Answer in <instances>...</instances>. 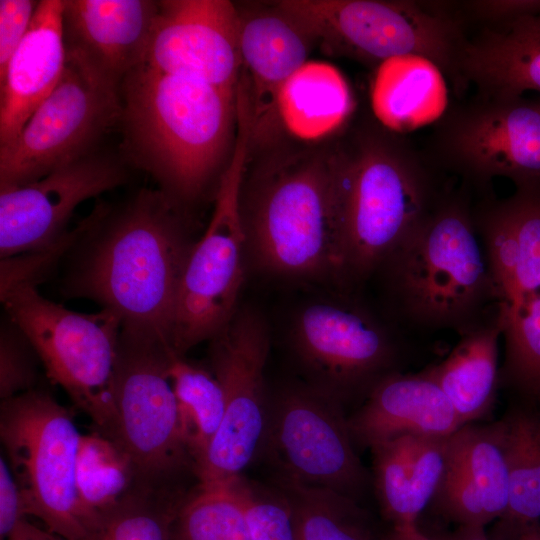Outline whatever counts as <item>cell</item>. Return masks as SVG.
Instances as JSON below:
<instances>
[{
	"label": "cell",
	"instance_id": "1",
	"mask_svg": "<svg viewBox=\"0 0 540 540\" xmlns=\"http://www.w3.org/2000/svg\"><path fill=\"white\" fill-rule=\"evenodd\" d=\"M74 246L63 290L116 312L121 331L171 347L179 286L196 243L189 215L159 189L98 202Z\"/></svg>",
	"mask_w": 540,
	"mask_h": 540
},
{
	"label": "cell",
	"instance_id": "2",
	"mask_svg": "<svg viewBox=\"0 0 540 540\" xmlns=\"http://www.w3.org/2000/svg\"><path fill=\"white\" fill-rule=\"evenodd\" d=\"M236 91L165 74L145 63L120 86L122 156L148 173L188 215L211 191L216 194L230 160Z\"/></svg>",
	"mask_w": 540,
	"mask_h": 540
},
{
	"label": "cell",
	"instance_id": "3",
	"mask_svg": "<svg viewBox=\"0 0 540 540\" xmlns=\"http://www.w3.org/2000/svg\"><path fill=\"white\" fill-rule=\"evenodd\" d=\"M333 145L268 149L240 190L247 269L283 283L338 289Z\"/></svg>",
	"mask_w": 540,
	"mask_h": 540
},
{
	"label": "cell",
	"instance_id": "4",
	"mask_svg": "<svg viewBox=\"0 0 540 540\" xmlns=\"http://www.w3.org/2000/svg\"><path fill=\"white\" fill-rule=\"evenodd\" d=\"M390 130L335 143L338 289L357 292L441 201L424 167Z\"/></svg>",
	"mask_w": 540,
	"mask_h": 540
},
{
	"label": "cell",
	"instance_id": "5",
	"mask_svg": "<svg viewBox=\"0 0 540 540\" xmlns=\"http://www.w3.org/2000/svg\"><path fill=\"white\" fill-rule=\"evenodd\" d=\"M377 273L409 327L462 334L499 310L475 220L459 199L441 200Z\"/></svg>",
	"mask_w": 540,
	"mask_h": 540
},
{
	"label": "cell",
	"instance_id": "6",
	"mask_svg": "<svg viewBox=\"0 0 540 540\" xmlns=\"http://www.w3.org/2000/svg\"><path fill=\"white\" fill-rule=\"evenodd\" d=\"M4 312L33 345L50 381L108 437L115 420L114 373L122 329L106 308L83 313L20 285L0 294Z\"/></svg>",
	"mask_w": 540,
	"mask_h": 540
},
{
	"label": "cell",
	"instance_id": "7",
	"mask_svg": "<svg viewBox=\"0 0 540 540\" xmlns=\"http://www.w3.org/2000/svg\"><path fill=\"white\" fill-rule=\"evenodd\" d=\"M251 116L237 107V133L214 208L187 260L179 286L171 347L179 355L215 337L237 311L247 269L240 190L250 156Z\"/></svg>",
	"mask_w": 540,
	"mask_h": 540
},
{
	"label": "cell",
	"instance_id": "8",
	"mask_svg": "<svg viewBox=\"0 0 540 540\" xmlns=\"http://www.w3.org/2000/svg\"><path fill=\"white\" fill-rule=\"evenodd\" d=\"M0 437L25 516L66 540H90L94 526L77 493L81 434L72 413L34 389L1 401Z\"/></svg>",
	"mask_w": 540,
	"mask_h": 540
},
{
	"label": "cell",
	"instance_id": "9",
	"mask_svg": "<svg viewBox=\"0 0 540 540\" xmlns=\"http://www.w3.org/2000/svg\"><path fill=\"white\" fill-rule=\"evenodd\" d=\"M165 343L121 331L115 373V420L108 436L130 459L135 485L172 489L193 460L185 443Z\"/></svg>",
	"mask_w": 540,
	"mask_h": 540
},
{
	"label": "cell",
	"instance_id": "10",
	"mask_svg": "<svg viewBox=\"0 0 540 540\" xmlns=\"http://www.w3.org/2000/svg\"><path fill=\"white\" fill-rule=\"evenodd\" d=\"M276 6L331 55L378 63L404 55L456 69L461 43L455 22L409 1L281 0Z\"/></svg>",
	"mask_w": 540,
	"mask_h": 540
},
{
	"label": "cell",
	"instance_id": "11",
	"mask_svg": "<svg viewBox=\"0 0 540 540\" xmlns=\"http://www.w3.org/2000/svg\"><path fill=\"white\" fill-rule=\"evenodd\" d=\"M354 293L335 291L299 305L287 341L306 383L337 400L370 391L394 372L395 334Z\"/></svg>",
	"mask_w": 540,
	"mask_h": 540
},
{
	"label": "cell",
	"instance_id": "12",
	"mask_svg": "<svg viewBox=\"0 0 540 540\" xmlns=\"http://www.w3.org/2000/svg\"><path fill=\"white\" fill-rule=\"evenodd\" d=\"M209 342V370L222 388L225 410L218 432L194 471L200 486L241 476L261 451L269 403L265 368L270 328L262 312L240 305Z\"/></svg>",
	"mask_w": 540,
	"mask_h": 540
},
{
	"label": "cell",
	"instance_id": "13",
	"mask_svg": "<svg viewBox=\"0 0 540 540\" xmlns=\"http://www.w3.org/2000/svg\"><path fill=\"white\" fill-rule=\"evenodd\" d=\"M341 403L306 382L269 397L261 449L280 479L333 490L355 501L369 475L353 446Z\"/></svg>",
	"mask_w": 540,
	"mask_h": 540
},
{
	"label": "cell",
	"instance_id": "14",
	"mask_svg": "<svg viewBox=\"0 0 540 540\" xmlns=\"http://www.w3.org/2000/svg\"><path fill=\"white\" fill-rule=\"evenodd\" d=\"M120 116V93L66 59L53 91L16 138L0 148V188L36 181L101 148Z\"/></svg>",
	"mask_w": 540,
	"mask_h": 540
},
{
	"label": "cell",
	"instance_id": "15",
	"mask_svg": "<svg viewBox=\"0 0 540 540\" xmlns=\"http://www.w3.org/2000/svg\"><path fill=\"white\" fill-rule=\"evenodd\" d=\"M128 163L99 148L44 177L0 188V257L43 249L61 238L74 210L84 201L124 185Z\"/></svg>",
	"mask_w": 540,
	"mask_h": 540
},
{
	"label": "cell",
	"instance_id": "16",
	"mask_svg": "<svg viewBox=\"0 0 540 540\" xmlns=\"http://www.w3.org/2000/svg\"><path fill=\"white\" fill-rule=\"evenodd\" d=\"M240 14L228 0L157 1L144 62L159 72L236 91Z\"/></svg>",
	"mask_w": 540,
	"mask_h": 540
},
{
	"label": "cell",
	"instance_id": "17",
	"mask_svg": "<svg viewBox=\"0 0 540 540\" xmlns=\"http://www.w3.org/2000/svg\"><path fill=\"white\" fill-rule=\"evenodd\" d=\"M156 13L150 0H63L66 59L120 93L144 62Z\"/></svg>",
	"mask_w": 540,
	"mask_h": 540
},
{
	"label": "cell",
	"instance_id": "18",
	"mask_svg": "<svg viewBox=\"0 0 540 540\" xmlns=\"http://www.w3.org/2000/svg\"><path fill=\"white\" fill-rule=\"evenodd\" d=\"M450 129L447 148L478 180L503 176L516 185L540 182V103L491 100Z\"/></svg>",
	"mask_w": 540,
	"mask_h": 540
},
{
	"label": "cell",
	"instance_id": "19",
	"mask_svg": "<svg viewBox=\"0 0 540 540\" xmlns=\"http://www.w3.org/2000/svg\"><path fill=\"white\" fill-rule=\"evenodd\" d=\"M270 9L239 10L241 71L251 111V148H270L281 130L278 96L283 85L308 62L314 45L305 30L271 4Z\"/></svg>",
	"mask_w": 540,
	"mask_h": 540
},
{
	"label": "cell",
	"instance_id": "20",
	"mask_svg": "<svg viewBox=\"0 0 540 540\" xmlns=\"http://www.w3.org/2000/svg\"><path fill=\"white\" fill-rule=\"evenodd\" d=\"M347 423L353 441L370 448L403 435L448 437L463 427L448 397L425 371L384 376Z\"/></svg>",
	"mask_w": 540,
	"mask_h": 540
},
{
	"label": "cell",
	"instance_id": "21",
	"mask_svg": "<svg viewBox=\"0 0 540 540\" xmlns=\"http://www.w3.org/2000/svg\"><path fill=\"white\" fill-rule=\"evenodd\" d=\"M475 223L499 307L540 292V182L518 185Z\"/></svg>",
	"mask_w": 540,
	"mask_h": 540
},
{
	"label": "cell",
	"instance_id": "22",
	"mask_svg": "<svg viewBox=\"0 0 540 540\" xmlns=\"http://www.w3.org/2000/svg\"><path fill=\"white\" fill-rule=\"evenodd\" d=\"M63 0L38 2L30 29L0 74V148L53 91L66 64Z\"/></svg>",
	"mask_w": 540,
	"mask_h": 540
},
{
	"label": "cell",
	"instance_id": "23",
	"mask_svg": "<svg viewBox=\"0 0 540 540\" xmlns=\"http://www.w3.org/2000/svg\"><path fill=\"white\" fill-rule=\"evenodd\" d=\"M456 70L491 100L540 92V13L497 24L463 44Z\"/></svg>",
	"mask_w": 540,
	"mask_h": 540
},
{
	"label": "cell",
	"instance_id": "24",
	"mask_svg": "<svg viewBox=\"0 0 540 540\" xmlns=\"http://www.w3.org/2000/svg\"><path fill=\"white\" fill-rule=\"evenodd\" d=\"M501 337L502 325L497 313L462 333L443 361L424 370L448 397L463 426L482 418L493 406L500 380Z\"/></svg>",
	"mask_w": 540,
	"mask_h": 540
},
{
	"label": "cell",
	"instance_id": "25",
	"mask_svg": "<svg viewBox=\"0 0 540 540\" xmlns=\"http://www.w3.org/2000/svg\"><path fill=\"white\" fill-rule=\"evenodd\" d=\"M371 101L379 122L392 132H409L430 124L447 105L442 70L421 56L388 59L377 69Z\"/></svg>",
	"mask_w": 540,
	"mask_h": 540
},
{
	"label": "cell",
	"instance_id": "26",
	"mask_svg": "<svg viewBox=\"0 0 540 540\" xmlns=\"http://www.w3.org/2000/svg\"><path fill=\"white\" fill-rule=\"evenodd\" d=\"M277 109L281 128L311 141L324 138L346 121L353 98L337 69L308 61L281 88Z\"/></svg>",
	"mask_w": 540,
	"mask_h": 540
},
{
	"label": "cell",
	"instance_id": "27",
	"mask_svg": "<svg viewBox=\"0 0 540 540\" xmlns=\"http://www.w3.org/2000/svg\"><path fill=\"white\" fill-rule=\"evenodd\" d=\"M497 425L509 473L508 507L499 527L500 540H507L540 518V413L518 408Z\"/></svg>",
	"mask_w": 540,
	"mask_h": 540
},
{
	"label": "cell",
	"instance_id": "28",
	"mask_svg": "<svg viewBox=\"0 0 540 540\" xmlns=\"http://www.w3.org/2000/svg\"><path fill=\"white\" fill-rule=\"evenodd\" d=\"M294 520L297 540H385L379 538L357 501L333 490L279 478Z\"/></svg>",
	"mask_w": 540,
	"mask_h": 540
},
{
	"label": "cell",
	"instance_id": "29",
	"mask_svg": "<svg viewBox=\"0 0 540 540\" xmlns=\"http://www.w3.org/2000/svg\"><path fill=\"white\" fill-rule=\"evenodd\" d=\"M168 371L183 437L195 471L222 423L223 391L209 368L193 364L174 351L170 355Z\"/></svg>",
	"mask_w": 540,
	"mask_h": 540
},
{
	"label": "cell",
	"instance_id": "30",
	"mask_svg": "<svg viewBox=\"0 0 540 540\" xmlns=\"http://www.w3.org/2000/svg\"><path fill=\"white\" fill-rule=\"evenodd\" d=\"M76 485L81 507L95 530L99 516L134 487L135 472L128 456L114 441L94 432L81 435Z\"/></svg>",
	"mask_w": 540,
	"mask_h": 540
},
{
	"label": "cell",
	"instance_id": "31",
	"mask_svg": "<svg viewBox=\"0 0 540 540\" xmlns=\"http://www.w3.org/2000/svg\"><path fill=\"white\" fill-rule=\"evenodd\" d=\"M447 459L479 491L491 521L501 518L508 507L509 473L497 423L460 428L448 437Z\"/></svg>",
	"mask_w": 540,
	"mask_h": 540
},
{
	"label": "cell",
	"instance_id": "32",
	"mask_svg": "<svg viewBox=\"0 0 540 540\" xmlns=\"http://www.w3.org/2000/svg\"><path fill=\"white\" fill-rule=\"evenodd\" d=\"M186 497L173 489L134 485L99 516L90 540H172L173 525Z\"/></svg>",
	"mask_w": 540,
	"mask_h": 540
},
{
	"label": "cell",
	"instance_id": "33",
	"mask_svg": "<svg viewBox=\"0 0 540 540\" xmlns=\"http://www.w3.org/2000/svg\"><path fill=\"white\" fill-rule=\"evenodd\" d=\"M235 479L199 485L187 496L177 513L172 540H250Z\"/></svg>",
	"mask_w": 540,
	"mask_h": 540
},
{
	"label": "cell",
	"instance_id": "34",
	"mask_svg": "<svg viewBox=\"0 0 540 540\" xmlns=\"http://www.w3.org/2000/svg\"><path fill=\"white\" fill-rule=\"evenodd\" d=\"M505 360L500 379L519 392L540 397V292L499 307Z\"/></svg>",
	"mask_w": 540,
	"mask_h": 540
},
{
	"label": "cell",
	"instance_id": "35",
	"mask_svg": "<svg viewBox=\"0 0 540 540\" xmlns=\"http://www.w3.org/2000/svg\"><path fill=\"white\" fill-rule=\"evenodd\" d=\"M418 436L403 435L372 447L375 485L393 528L417 525L412 506L410 465Z\"/></svg>",
	"mask_w": 540,
	"mask_h": 540
},
{
	"label": "cell",
	"instance_id": "36",
	"mask_svg": "<svg viewBox=\"0 0 540 540\" xmlns=\"http://www.w3.org/2000/svg\"><path fill=\"white\" fill-rule=\"evenodd\" d=\"M39 357L20 327L4 312L0 325L1 401L34 390Z\"/></svg>",
	"mask_w": 540,
	"mask_h": 540
},
{
	"label": "cell",
	"instance_id": "37",
	"mask_svg": "<svg viewBox=\"0 0 540 540\" xmlns=\"http://www.w3.org/2000/svg\"><path fill=\"white\" fill-rule=\"evenodd\" d=\"M243 502L250 540H297L290 506L280 492L268 493L235 479Z\"/></svg>",
	"mask_w": 540,
	"mask_h": 540
},
{
	"label": "cell",
	"instance_id": "38",
	"mask_svg": "<svg viewBox=\"0 0 540 540\" xmlns=\"http://www.w3.org/2000/svg\"><path fill=\"white\" fill-rule=\"evenodd\" d=\"M91 223V214L67 231L53 244L32 252L2 258L0 262V294L20 285L37 287L57 260L73 248Z\"/></svg>",
	"mask_w": 540,
	"mask_h": 540
},
{
	"label": "cell",
	"instance_id": "39",
	"mask_svg": "<svg viewBox=\"0 0 540 540\" xmlns=\"http://www.w3.org/2000/svg\"><path fill=\"white\" fill-rule=\"evenodd\" d=\"M434 498L440 512L459 526L484 527L491 522L479 491L448 459Z\"/></svg>",
	"mask_w": 540,
	"mask_h": 540
},
{
	"label": "cell",
	"instance_id": "40",
	"mask_svg": "<svg viewBox=\"0 0 540 540\" xmlns=\"http://www.w3.org/2000/svg\"><path fill=\"white\" fill-rule=\"evenodd\" d=\"M448 437L418 436L410 465L412 506L417 517L435 496L442 481Z\"/></svg>",
	"mask_w": 540,
	"mask_h": 540
},
{
	"label": "cell",
	"instance_id": "41",
	"mask_svg": "<svg viewBox=\"0 0 540 540\" xmlns=\"http://www.w3.org/2000/svg\"><path fill=\"white\" fill-rule=\"evenodd\" d=\"M37 6L32 0L0 1V74L28 33Z\"/></svg>",
	"mask_w": 540,
	"mask_h": 540
},
{
	"label": "cell",
	"instance_id": "42",
	"mask_svg": "<svg viewBox=\"0 0 540 540\" xmlns=\"http://www.w3.org/2000/svg\"><path fill=\"white\" fill-rule=\"evenodd\" d=\"M25 518L21 492L7 459L0 457V538L7 540L15 526Z\"/></svg>",
	"mask_w": 540,
	"mask_h": 540
},
{
	"label": "cell",
	"instance_id": "43",
	"mask_svg": "<svg viewBox=\"0 0 540 540\" xmlns=\"http://www.w3.org/2000/svg\"><path fill=\"white\" fill-rule=\"evenodd\" d=\"M474 14L494 24H502L523 16L540 13V0H481L469 3Z\"/></svg>",
	"mask_w": 540,
	"mask_h": 540
},
{
	"label": "cell",
	"instance_id": "44",
	"mask_svg": "<svg viewBox=\"0 0 540 540\" xmlns=\"http://www.w3.org/2000/svg\"><path fill=\"white\" fill-rule=\"evenodd\" d=\"M7 540H66L65 538L42 528L23 518L15 526Z\"/></svg>",
	"mask_w": 540,
	"mask_h": 540
},
{
	"label": "cell",
	"instance_id": "45",
	"mask_svg": "<svg viewBox=\"0 0 540 540\" xmlns=\"http://www.w3.org/2000/svg\"><path fill=\"white\" fill-rule=\"evenodd\" d=\"M433 540H490L479 526H459L452 533L432 538Z\"/></svg>",
	"mask_w": 540,
	"mask_h": 540
},
{
	"label": "cell",
	"instance_id": "46",
	"mask_svg": "<svg viewBox=\"0 0 540 540\" xmlns=\"http://www.w3.org/2000/svg\"><path fill=\"white\" fill-rule=\"evenodd\" d=\"M385 540H433L423 534L417 527V525L393 528L391 534L386 537Z\"/></svg>",
	"mask_w": 540,
	"mask_h": 540
},
{
	"label": "cell",
	"instance_id": "47",
	"mask_svg": "<svg viewBox=\"0 0 540 540\" xmlns=\"http://www.w3.org/2000/svg\"><path fill=\"white\" fill-rule=\"evenodd\" d=\"M507 540H540V526L537 522H534Z\"/></svg>",
	"mask_w": 540,
	"mask_h": 540
}]
</instances>
